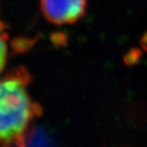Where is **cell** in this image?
<instances>
[{
  "label": "cell",
  "instance_id": "1",
  "mask_svg": "<svg viewBox=\"0 0 147 147\" xmlns=\"http://www.w3.org/2000/svg\"><path fill=\"white\" fill-rule=\"evenodd\" d=\"M30 80L22 66L0 77V147H27L32 122L41 110L28 91Z\"/></svg>",
  "mask_w": 147,
  "mask_h": 147
},
{
  "label": "cell",
  "instance_id": "2",
  "mask_svg": "<svg viewBox=\"0 0 147 147\" xmlns=\"http://www.w3.org/2000/svg\"><path fill=\"white\" fill-rule=\"evenodd\" d=\"M87 0H40L44 17L57 26L73 25L84 17Z\"/></svg>",
  "mask_w": 147,
  "mask_h": 147
},
{
  "label": "cell",
  "instance_id": "3",
  "mask_svg": "<svg viewBox=\"0 0 147 147\" xmlns=\"http://www.w3.org/2000/svg\"><path fill=\"white\" fill-rule=\"evenodd\" d=\"M7 40L8 34L5 29V24L0 20V74L4 70L7 60Z\"/></svg>",
  "mask_w": 147,
  "mask_h": 147
},
{
  "label": "cell",
  "instance_id": "4",
  "mask_svg": "<svg viewBox=\"0 0 147 147\" xmlns=\"http://www.w3.org/2000/svg\"><path fill=\"white\" fill-rule=\"evenodd\" d=\"M34 41L28 38H17L13 41V49L15 52L25 51L33 45Z\"/></svg>",
  "mask_w": 147,
  "mask_h": 147
},
{
  "label": "cell",
  "instance_id": "5",
  "mask_svg": "<svg viewBox=\"0 0 147 147\" xmlns=\"http://www.w3.org/2000/svg\"><path fill=\"white\" fill-rule=\"evenodd\" d=\"M141 58V51L139 50H131L128 52L124 57V61L127 65H134L138 62L139 59Z\"/></svg>",
  "mask_w": 147,
  "mask_h": 147
},
{
  "label": "cell",
  "instance_id": "6",
  "mask_svg": "<svg viewBox=\"0 0 147 147\" xmlns=\"http://www.w3.org/2000/svg\"><path fill=\"white\" fill-rule=\"evenodd\" d=\"M141 46L143 47L144 51H147V30L145 31L141 38Z\"/></svg>",
  "mask_w": 147,
  "mask_h": 147
}]
</instances>
